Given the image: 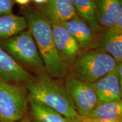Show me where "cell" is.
<instances>
[{"label": "cell", "instance_id": "cell-1", "mask_svg": "<svg viewBox=\"0 0 122 122\" xmlns=\"http://www.w3.org/2000/svg\"><path fill=\"white\" fill-rule=\"evenodd\" d=\"M22 14L37 45L47 75L53 79L65 77L68 74V67L57 53L51 24L44 17L39 9L25 7L23 9Z\"/></svg>", "mask_w": 122, "mask_h": 122}, {"label": "cell", "instance_id": "cell-2", "mask_svg": "<svg viewBox=\"0 0 122 122\" xmlns=\"http://www.w3.org/2000/svg\"><path fill=\"white\" fill-rule=\"evenodd\" d=\"M28 94L74 122L80 120L72 99L65 86L46 74L37 75L25 85Z\"/></svg>", "mask_w": 122, "mask_h": 122}, {"label": "cell", "instance_id": "cell-3", "mask_svg": "<svg viewBox=\"0 0 122 122\" xmlns=\"http://www.w3.org/2000/svg\"><path fill=\"white\" fill-rule=\"evenodd\" d=\"M118 62L111 56L98 48L80 53L68 67V77L92 83L117 67Z\"/></svg>", "mask_w": 122, "mask_h": 122}, {"label": "cell", "instance_id": "cell-4", "mask_svg": "<svg viewBox=\"0 0 122 122\" xmlns=\"http://www.w3.org/2000/svg\"><path fill=\"white\" fill-rule=\"evenodd\" d=\"M0 45L26 70L27 68L33 71L36 75L46 74L37 45L28 29L11 37L0 40Z\"/></svg>", "mask_w": 122, "mask_h": 122}, {"label": "cell", "instance_id": "cell-5", "mask_svg": "<svg viewBox=\"0 0 122 122\" xmlns=\"http://www.w3.org/2000/svg\"><path fill=\"white\" fill-rule=\"evenodd\" d=\"M28 93L25 85L7 82L0 77L1 122H17L27 117Z\"/></svg>", "mask_w": 122, "mask_h": 122}, {"label": "cell", "instance_id": "cell-6", "mask_svg": "<svg viewBox=\"0 0 122 122\" xmlns=\"http://www.w3.org/2000/svg\"><path fill=\"white\" fill-rule=\"evenodd\" d=\"M65 86L79 115L81 117H89L100 103L90 84L68 77L66 80Z\"/></svg>", "mask_w": 122, "mask_h": 122}, {"label": "cell", "instance_id": "cell-7", "mask_svg": "<svg viewBox=\"0 0 122 122\" xmlns=\"http://www.w3.org/2000/svg\"><path fill=\"white\" fill-rule=\"evenodd\" d=\"M54 45L59 57L68 67L80 53V46L62 24H51Z\"/></svg>", "mask_w": 122, "mask_h": 122}, {"label": "cell", "instance_id": "cell-8", "mask_svg": "<svg viewBox=\"0 0 122 122\" xmlns=\"http://www.w3.org/2000/svg\"><path fill=\"white\" fill-rule=\"evenodd\" d=\"M76 40L81 49L85 50L98 48V32L78 15L62 24Z\"/></svg>", "mask_w": 122, "mask_h": 122}, {"label": "cell", "instance_id": "cell-9", "mask_svg": "<svg viewBox=\"0 0 122 122\" xmlns=\"http://www.w3.org/2000/svg\"><path fill=\"white\" fill-rule=\"evenodd\" d=\"M33 76L15 62L0 45V77L10 83L25 85Z\"/></svg>", "mask_w": 122, "mask_h": 122}, {"label": "cell", "instance_id": "cell-10", "mask_svg": "<svg viewBox=\"0 0 122 122\" xmlns=\"http://www.w3.org/2000/svg\"><path fill=\"white\" fill-rule=\"evenodd\" d=\"M89 84L95 91L100 103L122 99L117 67L99 80Z\"/></svg>", "mask_w": 122, "mask_h": 122}, {"label": "cell", "instance_id": "cell-11", "mask_svg": "<svg viewBox=\"0 0 122 122\" xmlns=\"http://www.w3.org/2000/svg\"><path fill=\"white\" fill-rule=\"evenodd\" d=\"M39 10L51 24H62L76 14L71 0H49Z\"/></svg>", "mask_w": 122, "mask_h": 122}, {"label": "cell", "instance_id": "cell-12", "mask_svg": "<svg viewBox=\"0 0 122 122\" xmlns=\"http://www.w3.org/2000/svg\"><path fill=\"white\" fill-rule=\"evenodd\" d=\"M111 56L118 63L122 62V29L101 28L98 32V48Z\"/></svg>", "mask_w": 122, "mask_h": 122}, {"label": "cell", "instance_id": "cell-13", "mask_svg": "<svg viewBox=\"0 0 122 122\" xmlns=\"http://www.w3.org/2000/svg\"><path fill=\"white\" fill-rule=\"evenodd\" d=\"M27 117L31 122H71L57 111L28 94Z\"/></svg>", "mask_w": 122, "mask_h": 122}, {"label": "cell", "instance_id": "cell-14", "mask_svg": "<svg viewBox=\"0 0 122 122\" xmlns=\"http://www.w3.org/2000/svg\"><path fill=\"white\" fill-rule=\"evenodd\" d=\"M96 11L101 28L115 26L121 0H94Z\"/></svg>", "mask_w": 122, "mask_h": 122}, {"label": "cell", "instance_id": "cell-15", "mask_svg": "<svg viewBox=\"0 0 122 122\" xmlns=\"http://www.w3.org/2000/svg\"><path fill=\"white\" fill-rule=\"evenodd\" d=\"M28 28L23 16H18L13 13L0 16V40L11 37Z\"/></svg>", "mask_w": 122, "mask_h": 122}, {"label": "cell", "instance_id": "cell-16", "mask_svg": "<svg viewBox=\"0 0 122 122\" xmlns=\"http://www.w3.org/2000/svg\"><path fill=\"white\" fill-rule=\"evenodd\" d=\"M76 14L84 19L93 30L98 32L101 27L99 24L96 11L94 0H71Z\"/></svg>", "mask_w": 122, "mask_h": 122}, {"label": "cell", "instance_id": "cell-17", "mask_svg": "<svg viewBox=\"0 0 122 122\" xmlns=\"http://www.w3.org/2000/svg\"><path fill=\"white\" fill-rule=\"evenodd\" d=\"M89 117L122 120V98L106 103H99Z\"/></svg>", "mask_w": 122, "mask_h": 122}, {"label": "cell", "instance_id": "cell-18", "mask_svg": "<svg viewBox=\"0 0 122 122\" xmlns=\"http://www.w3.org/2000/svg\"><path fill=\"white\" fill-rule=\"evenodd\" d=\"M13 0H0V16L12 13Z\"/></svg>", "mask_w": 122, "mask_h": 122}, {"label": "cell", "instance_id": "cell-19", "mask_svg": "<svg viewBox=\"0 0 122 122\" xmlns=\"http://www.w3.org/2000/svg\"><path fill=\"white\" fill-rule=\"evenodd\" d=\"M80 122H122V120L106 119L93 118L91 117H81Z\"/></svg>", "mask_w": 122, "mask_h": 122}, {"label": "cell", "instance_id": "cell-20", "mask_svg": "<svg viewBox=\"0 0 122 122\" xmlns=\"http://www.w3.org/2000/svg\"><path fill=\"white\" fill-rule=\"evenodd\" d=\"M115 27L122 29V0H121V6H120L119 11L117 16V22H116Z\"/></svg>", "mask_w": 122, "mask_h": 122}, {"label": "cell", "instance_id": "cell-21", "mask_svg": "<svg viewBox=\"0 0 122 122\" xmlns=\"http://www.w3.org/2000/svg\"><path fill=\"white\" fill-rule=\"evenodd\" d=\"M118 71L119 80L120 91H121V96L122 98V62H120L118 63Z\"/></svg>", "mask_w": 122, "mask_h": 122}, {"label": "cell", "instance_id": "cell-22", "mask_svg": "<svg viewBox=\"0 0 122 122\" xmlns=\"http://www.w3.org/2000/svg\"><path fill=\"white\" fill-rule=\"evenodd\" d=\"M14 2L17 3V4L20 5L22 6H25L28 5L31 0H13Z\"/></svg>", "mask_w": 122, "mask_h": 122}, {"label": "cell", "instance_id": "cell-23", "mask_svg": "<svg viewBox=\"0 0 122 122\" xmlns=\"http://www.w3.org/2000/svg\"><path fill=\"white\" fill-rule=\"evenodd\" d=\"M33 2L37 4H45L48 2L49 0H32Z\"/></svg>", "mask_w": 122, "mask_h": 122}, {"label": "cell", "instance_id": "cell-24", "mask_svg": "<svg viewBox=\"0 0 122 122\" xmlns=\"http://www.w3.org/2000/svg\"><path fill=\"white\" fill-rule=\"evenodd\" d=\"M17 122H31L30 121V120L29 119L28 117H25V118L22 119V120H19V121H18Z\"/></svg>", "mask_w": 122, "mask_h": 122}, {"label": "cell", "instance_id": "cell-25", "mask_svg": "<svg viewBox=\"0 0 122 122\" xmlns=\"http://www.w3.org/2000/svg\"><path fill=\"white\" fill-rule=\"evenodd\" d=\"M71 122H80V121H79V122H74V121H72V120H71Z\"/></svg>", "mask_w": 122, "mask_h": 122}, {"label": "cell", "instance_id": "cell-26", "mask_svg": "<svg viewBox=\"0 0 122 122\" xmlns=\"http://www.w3.org/2000/svg\"><path fill=\"white\" fill-rule=\"evenodd\" d=\"M0 122H1V120H0Z\"/></svg>", "mask_w": 122, "mask_h": 122}]
</instances>
